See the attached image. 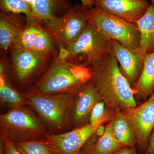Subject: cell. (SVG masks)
I'll return each instance as SVG.
<instances>
[{
	"label": "cell",
	"instance_id": "cell-17",
	"mask_svg": "<svg viewBox=\"0 0 154 154\" xmlns=\"http://www.w3.org/2000/svg\"><path fill=\"white\" fill-rule=\"evenodd\" d=\"M0 99L1 104L12 108L27 105L25 94L19 93L9 82L5 61L0 63Z\"/></svg>",
	"mask_w": 154,
	"mask_h": 154
},
{
	"label": "cell",
	"instance_id": "cell-22",
	"mask_svg": "<svg viewBox=\"0 0 154 154\" xmlns=\"http://www.w3.org/2000/svg\"><path fill=\"white\" fill-rule=\"evenodd\" d=\"M55 43L51 33L40 25L32 51L41 57L47 58L53 51Z\"/></svg>",
	"mask_w": 154,
	"mask_h": 154
},
{
	"label": "cell",
	"instance_id": "cell-6",
	"mask_svg": "<svg viewBox=\"0 0 154 154\" xmlns=\"http://www.w3.org/2000/svg\"><path fill=\"white\" fill-rule=\"evenodd\" d=\"M89 22L110 40L135 52L143 51L140 46V33L137 24L131 23L96 8L86 10Z\"/></svg>",
	"mask_w": 154,
	"mask_h": 154
},
{
	"label": "cell",
	"instance_id": "cell-12",
	"mask_svg": "<svg viewBox=\"0 0 154 154\" xmlns=\"http://www.w3.org/2000/svg\"><path fill=\"white\" fill-rule=\"evenodd\" d=\"M14 76L21 85L28 83L43 66L46 58L30 50L16 48L11 54Z\"/></svg>",
	"mask_w": 154,
	"mask_h": 154
},
{
	"label": "cell",
	"instance_id": "cell-14",
	"mask_svg": "<svg viewBox=\"0 0 154 154\" xmlns=\"http://www.w3.org/2000/svg\"><path fill=\"white\" fill-rule=\"evenodd\" d=\"M31 7L33 20L39 24L62 17L72 8L69 0H33Z\"/></svg>",
	"mask_w": 154,
	"mask_h": 154
},
{
	"label": "cell",
	"instance_id": "cell-24",
	"mask_svg": "<svg viewBox=\"0 0 154 154\" xmlns=\"http://www.w3.org/2000/svg\"><path fill=\"white\" fill-rule=\"evenodd\" d=\"M22 154H56L45 140H28L14 143Z\"/></svg>",
	"mask_w": 154,
	"mask_h": 154
},
{
	"label": "cell",
	"instance_id": "cell-23",
	"mask_svg": "<svg viewBox=\"0 0 154 154\" xmlns=\"http://www.w3.org/2000/svg\"><path fill=\"white\" fill-rule=\"evenodd\" d=\"M1 12L15 14H25L27 22H33L31 5L21 0H0Z\"/></svg>",
	"mask_w": 154,
	"mask_h": 154
},
{
	"label": "cell",
	"instance_id": "cell-19",
	"mask_svg": "<svg viewBox=\"0 0 154 154\" xmlns=\"http://www.w3.org/2000/svg\"><path fill=\"white\" fill-rule=\"evenodd\" d=\"M132 88L143 98L152 94L154 90V52L147 54L142 72Z\"/></svg>",
	"mask_w": 154,
	"mask_h": 154
},
{
	"label": "cell",
	"instance_id": "cell-13",
	"mask_svg": "<svg viewBox=\"0 0 154 154\" xmlns=\"http://www.w3.org/2000/svg\"><path fill=\"white\" fill-rule=\"evenodd\" d=\"M101 101L92 80L88 82L75 97L71 112V122L76 126H82L90 119L92 110Z\"/></svg>",
	"mask_w": 154,
	"mask_h": 154
},
{
	"label": "cell",
	"instance_id": "cell-18",
	"mask_svg": "<svg viewBox=\"0 0 154 154\" xmlns=\"http://www.w3.org/2000/svg\"><path fill=\"white\" fill-rule=\"evenodd\" d=\"M140 33V48L146 54L154 52V3L136 23Z\"/></svg>",
	"mask_w": 154,
	"mask_h": 154
},
{
	"label": "cell",
	"instance_id": "cell-2",
	"mask_svg": "<svg viewBox=\"0 0 154 154\" xmlns=\"http://www.w3.org/2000/svg\"><path fill=\"white\" fill-rule=\"evenodd\" d=\"M92 79V68L72 63L59 56L35 86L40 94H74Z\"/></svg>",
	"mask_w": 154,
	"mask_h": 154
},
{
	"label": "cell",
	"instance_id": "cell-25",
	"mask_svg": "<svg viewBox=\"0 0 154 154\" xmlns=\"http://www.w3.org/2000/svg\"><path fill=\"white\" fill-rule=\"evenodd\" d=\"M105 104L101 101L97 102L91 112L89 121L91 124L101 122L103 123L106 120L105 114Z\"/></svg>",
	"mask_w": 154,
	"mask_h": 154
},
{
	"label": "cell",
	"instance_id": "cell-29",
	"mask_svg": "<svg viewBox=\"0 0 154 154\" xmlns=\"http://www.w3.org/2000/svg\"><path fill=\"white\" fill-rule=\"evenodd\" d=\"M94 0H81L82 7L83 9H88L93 8Z\"/></svg>",
	"mask_w": 154,
	"mask_h": 154
},
{
	"label": "cell",
	"instance_id": "cell-15",
	"mask_svg": "<svg viewBox=\"0 0 154 154\" xmlns=\"http://www.w3.org/2000/svg\"><path fill=\"white\" fill-rule=\"evenodd\" d=\"M19 14L1 12L0 47L4 51L11 48L24 27L23 18Z\"/></svg>",
	"mask_w": 154,
	"mask_h": 154
},
{
	"label": "cell",
	"instance_id": "cell-28",
	"mask_svg": "<svg viewBox=\"0 0 154 154\" xmlns=\"http://www.w3.org/2000/svg\"><path fill=\"white\" fill-rule=\"evenodd\" d=\"M113 154H137L135 148L122 147Z\"/></svg>",
	"mask_w": 154,
	"mask_h": 154
},
{
	"label": "cell",
	"instance_id": "cell-30",
	"mask_svg": "<svg viewBox=\"0 0 154 154\" xmlns=\"http://www.w3.org/2000/svg\"><path fill=\"white\" fill-rule=\"evenodd\" d=\"M21 1H24V2H26L29 3L31 5V3L32 2L33 0H21Z\"/></svg>",
	"mask_w": 154,
	"mask_h": 154
},
{
	"label": "cell",
	"instance_id": "cell-1",
	"mask_svg": "<svg viewBox=\"0 0 154 154\" xmlns=\"http://www.w3.org/2000/svg\"><path fill=\"white\" fill-rule=\"evenodd\" d=\"M92 80L100 100L108 107L122 110L137 106L133 89L119 67L118 62L109 53L92 66Z\"/></svg>",
	"mask_w": 154,
	"mask_h": 154
},
{
	"label": "cell",
	"instance_id": "cell-26",
	"mask_svg": "<svg viewBox=\"0 0 154 154\" xmlns=\"http://www.w3.org/2000/svg\"><path fill=\"white\" fill-rule=\"evenodd\" d=\"M3 140L5 142L6 154H22L17 148L14 143L7 140Z\"/></svg>",
	"mask_w": 154,
	"mask_h": 154
},
{
	"label": "cell",
	"instance_id": "cell-5",
	"mask_svg": "<svg viewBox=\"0 0 154 154\" xmlns=\"http://www.w3.org/2000/svg\"><path fill=\"white\" fill-rule=\"evenodd\" d=\"M0 132L2 140L14 143L39 140L48 134L43 122L23 107H13L1 115Z\"/></svg>",
	"mask_w": 154,
	"mask_h": 154
},
{
	"label": "cell",
	"instance_id": "cell-27",
	"mask_svg": "<svg viewBox=\"0 0 154 154\" xmlns=\"http://www.w3.org/2000/svg\"><path fill=\"white\" fill-rule=\"evenodd\" d=\"M144 154H154V128L150 137L148 145Z\"/></svg>",
	"mask_w": 154,
	"mask_h": 154
},
{
	"label": "cell",
	"instance_id": "cell-10",
	"mask_svg": "<svg viewBox=\"0 0 154 154\" xmlns=\"http://www.w3.org/2000/svg\"><path fill=\"white\" fill-rule=\"evenodd\" d=\"M110 53L120 64V71L132 88L142 72L146 54L133 51L112 40Z\"/></svg>",
	"mask_w": 154,
	"mask_h": 154
},
{
	"label": "cell",
	"instance_id": "cell-31",
	"mask_svg": "<svg viewBox=\"0 0 154 154\" xmlns=\"http://www.w3.org/2000/svg\"><path fill=\"white\" fill-rule=\"evenodd\" d=\"M152 1V2L154 3V0H151Z\"/></svg>",
	"mask_w": 154,
	"mask_h": 154
},
{
	"label": "cell",
	"instance_id": "cell-11",
	"mask_svg": "<svg viewBox=\"0 0 154 154\" xmlns=\"http://www.w3.org/2000/svg\"><path fill=\"white\" fill-rule=\"evenodd\" d=\"M149 5L146 0H94L93 4L96 8L134 24Z\"/></svg>",
	"mask_w": 154,
	"mask_h": 154
},
{
	"label": "cell",
	"instance_id": "cell-4",
	"mask_svg": "<svg viewBox=\"0 0 154 154\" xmlns=\"http://www.w3.org/2000/svg\"><path fill=\"white\" fill-rule=\"evenodd\" d=\"M30 105L49 128L62 131L69 127L74 94H45L34 92L25 94Z\"/></svg>",
	"mask_w": 154,
	"mask_h": 154
},
{
	"label": "cell",
	"instance_id": "cell-20",
	"mask_svg": "<svg viewBox=\"0 0 154 154\" xmlns=\"http://www.w3.org/2000/svg\"><path fill=\"white\" fill-rule=\"evenodd\" d=\"M122 147L113 136L108 124L103 134L89 147L84 154H113Z\"/></svg>",
	"mask_w": 154,
	"mask_h": 154
},
{
	"label": "cell",
	"instance_id": "cell-16",
	"mask_svg": "<svg viewBox=\"0 0 154 154\" xmlns=\"http://www.w3.org/2000/svg\"><path fill=\"white\" fill-rule=\"evenodd\" d=\"M109 124L113 136L122 146L134 148L137 141L134 131L122 111H116Z\"/></svg>",
	"mask_w": 154,
	"mask_h": 154
},
{
	"label": "cell",
	"instance_id": "cell-7",
	"mask_svg": "<svg viewBox=\"0 0 154 154\" xmlns=\"http://www.w3.org/2000/svg\"><path fill=\"white\" fill-rule=\"evenodd\" d=\"M86 10L75 6L62 17L43 23L59 47L68 46L87 27L89 21Z\"/></svg>",
	"mask_w": 154,
	"mask_h": 154
},
{
	"label": "cell",
	"instance_id": "cell-32",
	"mask_svg": "<svg viewBox=\"0 0 154 154\" xmlns=\"http://www.w3.org/2000/svg\"><path fill=\"white\" fill-rule=\"evenodd\" d=\"M153 94H154V91H153Z\"/></svg>",
	"mask_w": 154,
	"mask_h": 154
},
{
	"label": "cell",
	"instance_id": "cell-9",
	"mask_svg": "<svg viewBox=\"0 0 154 154\" xmlns=\"http://www.w3.org/2000/svg\"><path fill=\"white\" fill-rule=\"evenodd\" d=\"M122 111L132 127L138 146L141 149L147 148L154 128V94L142 105Z\"/></svg>",
	"mask_w": 154,
	"mask_h": 154
},
{
	"label": "cell",
	"instance_id": "cell-21",
	"mask_svg": "<svg viewBox=\"0 0 154 154\" xmlns=\"http://www.w3.org/2000/svg\"><path fill=\"white\" fill-rule=\"evenodd\" d=\"M40 24L35 22H27L24 30L14 42L11 48L33 50Z\"/></svg>",
	"mask_w": 154,
	"mask_h": 154
},
{
	"label": "cell",
	"instance_id": "cell-3",
	"mask_svg": "<svg viewBox=\"0 0 154 154\" xmlns=\"http://www.w3.org/2000/svg\"><path fill=\"white\" fill-rule=\"evenodd\" d=\"M111 40L89 22L71 44L65 48L60 47L58 56L72 63L91 67L110 53Z\"/></svg>",
	"mask_w": 154,
	"mask_h": 154
},
{
	"label": "cell",
	"instance_id": "cell-8",
	"mask_svg": "<svg viewBox=\"0 0 154 154\" xmlns=\"http://www.w3.org/2000/svg\"><path fill=\"white\" fill-rule=\"evenodd\" d=\"M102 123H90L63 133L48 134L45 140L56 154H79L82 148Z\"/></svg>",
	"mask_w": 154,
	"mask_h": 154
}]
</instances>
